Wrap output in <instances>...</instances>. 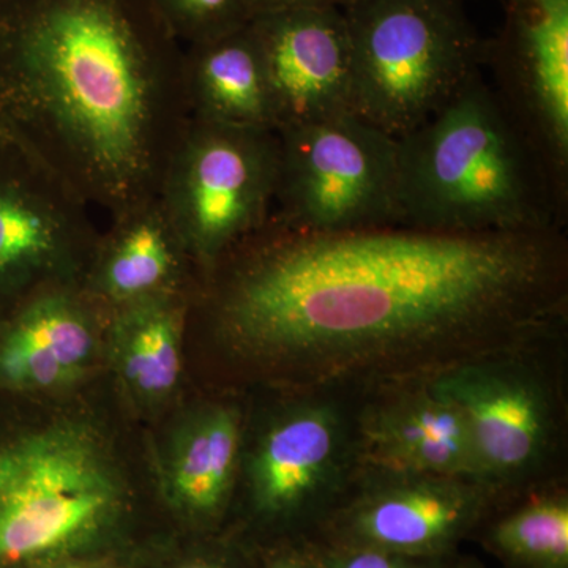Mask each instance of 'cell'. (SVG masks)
I'll use <instances>...</instances> for the list:
<instances>
[{
	"instance_id": "cell-1",
	"label": "cell",
	"mask_w": 568,
	"mask_h": 568,
	"mask_svg": "<svg viewBox=\"0 0 568 568\" xmlns=\"http://www.w3.org/2000/svg\"><path fill=\"white\" fill-rule=\"evenodd\" d=\"M567 302L564 230L282 226L226 284L222 320L239 349L306 386L384 392L530 353Z\"/></svg>"
},
{
	"instance_id": "cell-2",
	"label": "cell",
	"mask_w": 568,
	"mask_h": 568,
	"mask_svg": "<svg viewBox=\"0 0 568 568\" xmlns=\"http://www.w3.org/2000/svg\"><path fill=\"white\" fill-rule=\"evenodd\" d=\"M149 100L136 48L106 7L74 2L22 24L0 18V132L52 119L93 171L119 183L144 159Z\"/></svg>"
},
{
	"instance_id": "cell-3",
	"label": "cell",
	"mask_w": 568,
	"mask_h": 568,
	"mask_svg": "<svg viewBox=\"0 0 568 568\" xmlns=\"http://www.w3.org/2000/svg\"><path fill=\"white\" fill-rule=\"evenodd\" d=\"M396 142L398 224L446 233L566 226L568 190L481 71Z\"/></svg>"
},
{
	"instance_id": "cell-4",
	"label": "cell",
	"mask_w": 568,
	"mask_h": 568,
	"mask_svg": "<svg viewBox=\"0 0 568 568\" xmlns=\"http://www.w3.org/2000/svg\"><path fill=\"white\" fill-rule=\"evenodd\" d=\"M353 112L390 136L432 119L484 67L462 0H351Z\"/></svg>"
},
{
	"instance_id": "cell-5",
	"label": "cell",
	"mask_w": 568,
	"mask_h": 568,
	"mask_svg": "<svg viewBox=\"0 0 568 568\" xmlns=\"http://www.w3.org/2000/svg\"><path fill=\"white\" fill-rule=\"evenodd\" d=\"M122 506L121 474L89 426L58 422L0 446V566L88 547Z\"/></svg>"
},
{
	"instance_id": "cell-6",
	"label": "cell",
	"mask_w": 568,
	"mask_h": 568,
	"mask_svg": "<svg viewBox=\"0 0 568 568\" xmlns=\"http://www.w3.org/2000/svg\"><path fill=\"white\" fill-rule=\"evenodd\" d=\"M280 133L283 227L335 233L398 224L396 138L353 112Z\"/></svg>"
},
{
	"instance_id": "cell-7",
	"label": "cell",
	"mask_w": 568,
	"mask_h": 568,
	"mask_svg": "<svg viewBox=\"0 0 568 568\" xmlns=\"http://www.w3.org/2000/svg\"><path fill=\"white\" fill-rule=\"evenodd\" d=\"M504 24L485 41L491 88L568 190V0H500Z\"/></svg>"
},
{
	"instance_id": "cell-8",
	"label": "cell",
	"mask_w": 568,
	"mask_h": 568,
	"mask_svg": "<svg viewBox=\"0 0 568 568\" xmlns=\"http://www.w3.org/2000/svg\"><path fill=\"white\" fill-rule=\"evenodd\" d=\"M515 358L459 366L435 379L462 410L491 488L536 473L551 443L548 396Z\"/></svg>"
},
{
	"instance_id": "cell-9",
	"label": "cell",
	"mask_w": 568,
	"mask_h": 568,
	"mask_svg": "<svg viewBox=\"0 0 568 568\" xmlns=\"http://www.w3.org/2000/svg\"><path fill=\"white\" fill-rule=\"evenodd\" d=\"M252 29L263 52L278 130L353 112V52L343 9L260 14Z\"/></svg>"
},
{
	"instance_id": "cell-10",
	"label": "cell",
	"mask_w": 568,
	"mask_h": 568,
	"mask_svg": "<svg viewBox=\"0 0 568 568\" xmlns=\"http://www.w3.org/2000/svg\"><path fill=\"white\" fill-rule=\"evenodd\" d=\"M354 455L372 477H446L488 485L462 410L435 379L381 392L379 402L361 418Z\"/></svg>"
},
{
	"instance_id": "cell-11",
	"label": "cell",
	"mask_w": 568,
	"mask_h": 568,
	"mask_svg": "<svg viewBox=\"0 0 568 568\" xmlns=\"http://www.w3.org/2000/svg\"><path fill=\"white\" fill-rule=\"evenodd\" d=\"M278 141L268 130L212 122L186 168V222L201 248L216 253L264 219L276 189Z\"/></svg>"
},
{
	"instance_id": "cell-12",
	"label": "cell",
	"mask_w": 568,
	"mask_h": 568,
	"mask_svg": "<svg viewBox=\"0 0 568 568\" xmlns=\"http://www.w3.org/2000/svg\"><path fill=\"white\" fill-rule=\"evenodd\" d=\"M354 455L345 417L334 403H306L268 428L250 463L257 506L284 514L331 491Z\"/></svg>"
},
{
	"instance_id": "cell-13",
	"label": "cell",
	"mask_w": 568,
	"mask_h": 568,
	"mask_svg": "<svg viewBox=\"0 0 568 568\" xmlns=\"http://www.w3.org/2000/svg\"><path fill=\"white\" fill-rule=\"evenodd\" d=\"M351 508L357 545L398 555L436 551L476 518L488 485L446 477H375Z\"/></svg>"
},
{
	"instance_id": "cell-14",
	"label": "cell",
	"mask_w": 568,
	"mask_h": 568,
	"mask_svg": "<svg viewBox=\"0 0 568 568\" xmlns=\"http://www.w3.org/2000/svg\"><path fill=\"white\" fill-rule=\"evenodd\" d=\"M93 349L91 325L77 306L62 297L39 298L0 336V383L17 390L69 386Z\"/></svg>"
},
{
	"instance_id": "cell-15",
	"label": "cell",
	"mask_w": 568,
	"mask_h": 568,
	"mask_svg": "<svg viewBox=\"0 0 568 568\" xmlns=\"http://www.w3.org/2000/svg\"><path fill=\"white\" fill-rule=\"evenodd\" d=\"M200 88L212 122L278 129L263 52L252 28L219 37L201 61Z\"/></svg>"
},
{
	"instance_id": "cell-16",
	"label": "cell",
	"mask_w": 568,
	"mask_h": 568,
	"mask_svg": "<svg viewBox=\"0 0 568 568\" xmlns=\"http://www.w3.org/2000/svg\"><path fill=\"white\" fill-rule=\"evenodd\" d=\"M241 448V424L234 409L215 407L183 436L170 473V489L182 507L196 514L219 510L230 495Z\"/></svg>"
},
{
	"instance_id": "cell-17",
	"label": "cell",
	"mask_w": 568,
	"mask_h": 568,
	"mask_svg": "<svg viewBox=\"0 0 568 568\" xmlns=\"http://www.w3.org/2000/svg\"><path fill=\"white\" fill-rule=\"evenodd\" d=\"M13 140L0 132V294L28 282L58 250L50 212L14 170Z\"/></svg>"
},
{
	"instance_id": "cell-18",
	"label": "cell",
	"mask_w": 568,
	"mask_h": 568,
	"mask_svg": "<svg viewBox=\"0 0 568 568\" xmlns=\"http://www.w3.org/2000/svg\"><path fill=\"white\" fill-rule=\"evenodd\" d=\"M115 357L122 376L138 394L149 398L170 394L181 373L173 313L159 305L130 312L115 332Z\"/></svg>"
},
{
	"instance_id": "cell-19",
	"label": "cell",
	"mask_w": 568,
	"mask_h": 568,
	"mask_svg": "<svg viewBox=\"0 0 568 568\" xmlns=\"http://www.w3.org/2000/svg\"><path fill=\"white\" fill-rule=\"evenodd\" d=\"M493 544L528 568H568V503L562 495L536 497L493 529Z\"/></svg>"
},
{
	"instance_id": "cell-20",
	"label": "cell",
	"mask_w": 568,
	"mask_h": 568,
	"mask_svg": "<svg viewBox=\"0 0 568 568\" xmlns=\"http://www.w3.org/2000/svg\"><path fill=\"white\" fill-rule=\"evenodd\" d=\"M171 254L162 231L138 224L112 254L106 271L108 290L118 297H134L159 286L170 271Z\"/></svg>"
},
{
	"instance_id": "cell-21",
	"label": "cell",
	"mask_w": 568,
	"mask_h": 568,
	"mask_svg": "<svg viewBox=\"0 0 568 568\" xmlns=\"http://www.w3.org/2000/svg\"><path fill=\"white\" fill-rule=\"evenodd\" d=\"M409 558L398 552L355 545L332 558L328 568H424Z\"/></svg>"
},
{
	"instance_id": "cell-22",
	"label": "cell",
	"mask_w": 568,
	"mask_h": 568,
	"mask_svg": "<svg viewBox=\"0 0 568 568\" xmlns=\"http://www.w3.org/2000/svg\"><path fill=\"white\" fill-rule=\"evenodd\" d=\"M349 2L351 0H248V7L252 17H260V14L298 9H324V7L345 9Z\"/></svg>"
},
{
	"instance_id": "cell-23",
	"label": "cell",
	"mask_w": 568,
	"mask_h": 568,
	"mask_svg": "<svg viewBox=\"0 0 568 568\" xmlns=\"http://www.w3.org/2000/svg\"><path fill=\"white\" fill-rule=\"evenodd\" d=\"M272 568H306L302 564L293 562V560H283V562L275 564Z\"/></svg>"
},
{
	"instance_id": "cell-24",
	"label": "cell",
	"mask_w": 568,
	"mask_h": 568,
	"mask_svg": "<svg viewBox=\"0 0 568 568\" xmlns=\"http://www.w3.org/2000/svg\"><path fill=\"white\" fill-rule=\"evenodd\" d=\"M193 568H205V567H193Z\"/></svg>"
},
{
	"instance_id": "cell-25",
	"label": "cell",
	"mask_w": 568,
	"mask_h": 568,
	"mask_svg": "<svg viewBox=\"0 0 568 568\" xmlns=\"http://www.w3.org/2000/svg\"><path fill=\"white\" fill-rule=\"evenodd\" d=\"M462 2H465V0H462Z\"/></svg>"
}]
</instances>
